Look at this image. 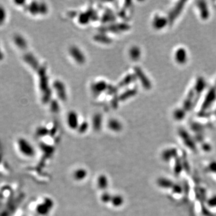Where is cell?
<instances>
[{
	"instance_id": "cell-1",
	"label": "cell",
	"mask_w": 216,
	"mask_h": 216,
	"mask_svg": "<svg viewBox=\"0 0 216 216\" xmlns=\"http://www.w3.org/2000/svg\"><path fill=\"white\" fill-rule=\"evenodd\" d=\"M16 147L18 152L25 157H32L35 153L34 148L31 143L25 139H19L16 142Z\"/></svg>"
},
{
	"instance_id": "cell-2",
	"label": "cell",
	"mask_w": 216,
	"mask_h": 216,
	"mask_svg": "<svg viewBox=\"0 0 216 216\" xmlns=\"http://www.w3.org/2000/svg\"><path fill=\"white\" fill-rule=\"evenodd\" d=\"M184 3L185 2L184 1L180 2V4H177L175 7L174 10H172V11L171 12V13L169 15V20L171 22H173L175 20V19L177 18V16L179 15V13H181L182 9L184 7Z\"/></svg>"
},
{
	"instance_id": "cell-3",
	"label": "cell",
	"mask_w": 216,
	"mask_h": 216,
	"mask_svg": "<svg viewBox=\"0 0 216 216\" xmlns=\"http://www.w3.org/2000/svg\"><path fill=\"white\" fill-rule=\"evenodd\" d=\"M175 59L179 63L183 64L187 60V53L183 48H179L175 53Z\"/></svg>"
},
{
	"instance_id": "cell-4",
	"label": "cell",
	"mask_w": 216,
	"mask_h": 216,
	"mask_svg": "<svg viewBox=\"0 0 216 216\" xmlns=\"http://www.w3.org/2000/svg\"><path fill=\"white\" fill-rule=\"evenodd\" d=\"M215 97V89L214 88L211 89L209 91L207 97L205 100V102L203 103V108H208L210 105L214 102V100Z\"/></svg>"
},
{
	"instance_id": "cell-5",
	"label": "cell",
	"mask_w": 216,
	"mask_h": 216,
	"mask_svg": "<svg viewBox=\"0 0 216 216\" xmlns=\"http://www.w3.org/2000/svg\"><path fill=\"white\" fill-rule=\"evenodd\" d=\"M167 22V20H166L164 18L157 16L156 17L153 22V25L155 28L161 29L163 27H164Z\"/></svg>"
},
{
	"instance_id": "cell-6",
	"label": "cell",
	"mask_w": 216,
	"mask_h": 216,
	"mask_svg": "<svg viewBox=\"0 0 216 216\" xmlns=\"http://www.w3.org/2000/svg\"><path fill=\"white\" fill-rule=\"evenodd\" d=\"M199 8L200 11V15L203 19H206L209 16V12L207 5L205 2H199Z\"/></svg>"
},
{
	"instance_id": "cell-7",
	"label": "cell",
	"mask_w": 216,
	"mask_h": 216,
	"mask_svg": "<svg viewBox=\"0 0 216 216\" xmlns=\"http://www.w3.org/2000/svg\"><path fill=\"white\" fill-rule=\"evenodd\" d=\"M138 75L140 77H142L140 79H141V80H142V83L143 84V85H145V87L147 88H150L151 87L150 82L148 80V79L146 78V76H145V75H143V73H142V71H141L140 70H138Z\"/></svg>"
},
{
	"instance_id": "cell-8",
	"label": "cell",
	"mask_w": 216,
	"mask_h": 216,
	"mask_svg": "<svg viewBox=\"0 0 216 216\" xmlns=\"http://www.w3.org/2000/svg\"><path fill=\"white\" fill-rule=\"evenodd\" d=\"M193 98V92H191L189 93L188 95L187 96V98L184 102V107L186 109H189L192 103Z\"/></svg>"
},
{
	"instance_id": "cell-9",
	"label": "cell",
	"mask_w": 216,
	"mask_h": 216,
	"mask_svg": "<svg viewBox=\"0 0 216 216\" xmlns=\"http://www.w3.org/2000/svg\"><path fill=\"white\" fill-rule=\"evenodd\" d=\"M204 88H205V82L202 79H199L196 85V90L198 92H202Z\"/></svg>"
},
{
	"instance_id": "cell-10",
	"label": "cell",
	"mask_w": 216,
	"mask_h": 216,
	"mask_svg": "<svg viewBox=\"0 0 216 216\" xmlns=\"http://www.w3.org/2000/svg\"><path fill=\"white\" fill-rule=\"evenodd\" d=\"M184 116V111L182 110H177L175 112V117L177 119H181Z\"/></svg>"
},
{
	"instance_id": "cell-11",
	"label": "cell",
	"mask_w": 216,
	"mask_h": 216,
	"mask_svg": "<svg viewBox=\"0 0 216 216\" xmlns=\"http://www.w3.org/2000/svg\"><path fill=\"white\" fill-rule=\"evenodd\" d=\"M209 205L211 207H216V195L212 196L208 200Z\"/></svg>"
},
{
	"instance_id": "cell-12",
	"label": "cell",
	"mask_w": 216,
	"mask_h": 216,
	"mask_svg": "<svg viewBox=\"0 0 216 216\" xmlns=\"http://www.w3.org/2000/svg\"><path fill=\"white\" fill-rule=\"evenodd\" d=\"M131 52L133 53L131 54V55L132 57H133V58H136L140 55V52L137 47H134L133 49L131 50Z\"/></svg>"
}]
</instances>
